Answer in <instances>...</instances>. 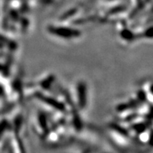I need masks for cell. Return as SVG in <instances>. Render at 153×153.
I'll return each instance as SVG.
<instances>
[{
  "label": "cell",
  "mask_w": 153,
  "mask_h": 153,
  "mask_svg": "<svg viewBox=\"0 0 153 153\" xmlns=\"http://www.w3.org/2000/svg\"><path fill=\"white\" fill-rule=\"evenodd\" d=\"M51 32L55 33V35L60 36L62 38H74L80 35V32L76 30H72L70 28L65 27H55L51 28Z\"/></svg>",
  "instance_id": "1"
},
{
  "label": "cell",
  "mask_w": 153,
  "mask_h": 153,
  "mask_svg": "<svg viewBox=\"0 0 153 153\" xmlns=\"http://www.w3.org/2000/svg\"><path fill=\"white\" fill-rule=\"evenodd\" d=\"M36 129L40 135H46L48 132V123L47 118L43 114H40L38 115L36 118Z\"/></svg>",
  "instance_id": "2"
},
{
  "label": "cell",
  "mask_w": 153,
  "mask_h": 153,
  "mask_svg": "<svg viewBox=\"0 0 153 153\" xmlns=\"http://www.w3.org/2000/svg\"><path fill=\"white\" fill-rule=\"evenodd\" d=\"M87 89H86V86L83 83H79L77 85V89H76V92H77V99L78 104L82 108H83L86 104L87 101Z\"/></svg>",
  "instance_id": "3"
}]
</instances>
